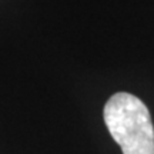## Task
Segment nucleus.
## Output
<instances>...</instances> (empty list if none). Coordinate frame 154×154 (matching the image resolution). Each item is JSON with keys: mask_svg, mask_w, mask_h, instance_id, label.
<instances>
[{"mask_svg": "<svg viewBox=\"0 0 154 154\" xmlns=\"http://www.w3.org/2000/svg\"><path fill=\"white\" fill-rule=\"evenodd\" d=\"M104 123L123 154H154V127L141 100L128 93L111 96L104 106Z\"/></svg>", "mask_w": 154, "mask_h": 154, "instance_id": "nucleus-1", "label": "nucleus"}]
</instances>
